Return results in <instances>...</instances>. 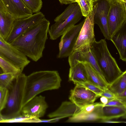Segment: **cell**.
Returning a JSON list of instances; mask_svg holds the SVG:
<instances>
[{"label":"cell","instance_id":"6da1fadb","mask_svg":"<svg viewBox=\"0 0 126 126\" xmlns=\"http://www.w3.org/2000/svg\"><path fill=\"white\" fill-rule=\"evenodd\" d=\"M50 22L45 18L29 28L10 44L34 61L43 56Z\"/></svg>","mask_w":126,"mask_h":126},{"label":"cell","instance_id":"7a4b0ae2","mask_svg":"<svg viewBox=\"0 0 126 126\" xmlns=\"http://www.w3.org/2000/svg\"><path fill=\"white\" fill-rule=\"evenodd\" d=\"M61 81L56 71H36L27 76L22 107L30 99L44 91L58 89L61 86Z\"/></svg>","mask_w":126,"mask_h":126},{"label":"cell","instance_id":"3957f363","mask_svg":"<svg viewBox=\"0 0 126 126\" xmlns=\"http://www.w3.org/2000/svg\"><path fill=\"white\" fill-rule=\"evenodd\" d=\"M95 58L106 83L108 86L123 73L108 48L105 39L96 40L90 46Z\"/></svg>","mask_w":126,"mask_h":126},{"label":"cell","instance_id":"277c9868","mask_svg":"<svg viewBox=\"0 0 126 126\" xmlns=\"http://www.w3.org/2000/svg\"><path fill=\"white\" fill-rule=\"evenodd\" d=\"M26 76L21 73L15 78L7 88V100L4 107L0 112V120L10 119L21 114Z\"/></svg>","mask_w":126,"mask_h":126},{"label":"cell","instance_id":"5b68a950","mask_svg":"<svg viewBox=\"0 0 126 126\" xmlns=\"http://www.w3.org/2000/svg\"><path fill=\"white\" fill-rule=\"evenodd\" d=\"M126 4L122 2L110 0L107 23L111 38L126 24Z\"/></svg>","mask_w":126,"mask_h":126},{"label":"cell","instance_id":"8992f818","mask_svg":"<svg viewBox=\"0 0 126 126\" xmlns=\"http://www.w3.org/2000/svg\"><path fill=\"white\" fill-rule=\"evenodd\" d=\"M0 57L19 69L22 72L30 62L27 56L0 36Z\"/></svg>","mask_w":126,"mask_h":126},{"label":"cell","instance_id":"52a82bcc","mask_svg":"<svg viewBox=\"0 0 126 126\" xmlns=\"http://www.w3.org/2000/svg\"><path fill=\"white\" fill-rule=\"evenodd\" d=\"M85 19L79 24L75 25L66 31L61 38L59 44L58 58L67 57L74 51V47Z\"/></svg>","mask_w":126,"mask_h":126},{"label":"cell","instance_id":"ba28073f","mask_svg":"<svg viewBox=\"0 0 126 126\" xmlns=\"http://www.w3.org/2000/svg\"><path fill=\"white\" fill-rule=\"evenodd\" d=\"M95 12V7L94 5L92 11L85 19L74 47V51L80 50L86 47H90L95 41L94 21Z\"/></svg>","mask_w":126,"mask_h":126},{"label":"cell","instance_id":"9c48e42d","mask_svg":"<svg viewBox=\"0 0 126 126\" xmlns=\"http://www.w3.org/2000/svg\"><path fill=\"white\" fill-rule=\"evenodd\" d=\"M45 18L44 15L40 12L28 17L15 19L11 30L5 41L10 44L30 27Z\"/></svg>","mask_w":126,"mask_h":126},{"label":"cell","instance_id":"30bf717a","mask_svg":"<svg viewBox=\"0 0 126 126\" xmlns=\"http://www.w3.org/2000/svg\"><path fill=\"white\" fill-rule=\"evenodd\" d=\"M110 0H94L95 12L94 17V24L97 25L105 38L110 40L107 19Z\"/></svg>","mask_w":126,"mask_h":126},{"label":"cell","instance_id":"8fae6325","mask_svg":"<svg viewBox=\"0 0 126 126\" xmlns=\"http://www.w3.org/2000/svg\"><path fill=\"white\" fill-rule=\"evenodd\" d=\"M83 16L79 5L66 19L61 22H55L48 30L50 39L55 40L63 35L66 31L79 21Z\"/></svg>","mask_w":126,"mask_h":126},{"label":"cell","instance_id":"7c38bea8","mask_svg":"<svg viewBox=\"0 0 126 126\" xmlns=\"http://www.w3.org/2000/svg\"><path fill=\"white\" fill-rule=\"evenodd\" d=\"M48 107L45 97L36 96L22 106L21 114L29 117L40 118L44 116Z\"/></svg>","mask_w":126,"mask_h":126},{"label":"cell","instance_id":"4fadbf2b","mask_svg":"<svg viewBox=\"0 0 126 126\" xmlns=\"http://www.w3.org/2000/svg\"><path fill=\"white\" fill-rule=\"evenodd\" d=\"M99 97L87 88L76 84L74 88L70 91L69 99L77 106L81 108L94 103Z\"/></svg>","mask_w":126,"mask_h":126},{"label":"cell","instance_id":"5bb4252c","mask_svg":"<svg viewBox=\"0 0 126 126\" xmlns=\"http://www.w3.org/2000/svg\"><path fill=\"white\" fill-rule=\"evenodd\" d=\"M90 47H86L81 50L73 51L68 57V62L70 67L79 63H89L105 81L91 50Z\"/></svg>","mask_w":126,"mask_h":126},{"label":"cell","instance_id":"9a60e30c","mask_svg":"<svg viewBox=\"0 0 126 126\" xmlns=\"http://www.w3.org/2000/svg\"><path fill=\"white\" fill-rule=\"evenodd\" d=\"M6 11L15 19L28 17L33 15L21 0H1Z\"/></svg>","mask_w":126,"mask_h":126},{"label":"cell","instance_id":"2e32d148","mask_svg":"<svg viewBox=\"0 0 126 126\" xmlns=\"http://www.w3.org/2000/svg\"><path fill=\"white\" fill-rule=\"evenodd\" d=\"M117 48L120 59L126 61V28L124 25L111 38L110 40Z\"/></svg>","mask_w":126,"mask_h":126},{"label":"cell","instance_id":"e0dca14e","mask_svg":"<svg viewBox=\"0 0 126 126\" xmlns=\"http://www.w3.org/2000/svg\"><path fill=\"white\" fill-rule=\"evenodd\" d=\"M80 109L71 101H65L56 110L49 114L48 116L50 118L59 117L63 118L70 117L76 114Z\"/></svg>","mask_w":126,"mask_h":126},{"label":"cell","instance_id":"ac0fdd59","mask_svg":"<svg viewBox=\"0 0 126 126\" xmlns=\"http://www.w3.org/2000/svg\"><path fill=\"white\" fill-rule=\"evenodd\" d=\"M101 106L90 112L82 113L76 114L70 117L66 121L67 122L79 123L93 122L101 119V110L102 107Z\"/></svg>","mask_w":126,"mask_h":126},{"label":"cell","instance_id":"d6986e66","mask_svg":"<svg viewBox=\"0 0 126 126\" xmlns=\"http://www.w3.org/2000/svg\"><path fill=\"white\" fill-rule=\"evenodd\" d=\"M69 80L75 85L88 81L86 73L82 63H78L70 67Z\"/></svg>","mask_w":126,"mask_h":126},{"label":"cell","instance_id":"ffe728a7","mask_svg":"<svg viewBox=\"0 0 126 126\" xmlns=\"http://www.w3.org/2000/svg\"><path fill=\"white\" fill-rule=\"evenodd\" d=\"M86 73L88 81L95 85L103 90L108 85L98 73L87 62L82 63Z\"/></svg>","mask_w":126,"mask_h":126},{"label":"cell","instance_id":"44dd1931","mask_svg":"<svg viewBox=\"0 0 126 126\" xmlns=\"http://www.w3.org/2000/svg\"><path fill=\"white\" fill-rule=\"evenodd\" d=\"M126 107L104 106L101 110V120H111L126 117Z\"/></svg>","mask_w":126,"mask_h":126},{"label":"cell","instance_id":"7402d4cb","mask_svg":"<svg viewBox=\"0 0 126 126\" xmlns=\"http://www.w3.org/2000/svg\"><path fill=\"white\" fill-rule=\"evenodd\" d=\"M15 19L9 12H0V35L5 40L11 30Z\"/></svg>","mask_w":126,"mask_h":126},{"label":"cell","instance_id":"603a6c76","mask_svg":"<svg viewBox=\"0 0 126 126\" xmlns=\"http://www.w3.org/2000/svg\"><path fill=\"white\" fill-rule=\"evenodd\" d=\"M108 88L115 95L119 94L126 89V71L108 86Z\"/></svg>","mask_w":126,"mask_h":126},{"label":"cell","instance_id":"cb8c5ba5","mask_svg":"<svg viewBox=\"0 0 126 126\" xmlns=\"http://www.w3.org/2000/svg\"><path fill=\"white\" fill-rule=\"evenodd\" d=\"M83 16L86 17L92 11L94 6L93 0H77Z\"/></svg>","mask_w":126,"mask_h":126},{"label":"cell","instance_id":"d4e9b609","mask_svg":"<svg viewBox=\"0 0 126 126\" xmlns=\"http://www.w3.org/2000/svg\"><path fill=\"white\" fill-rule=\"evenodd\" d=\"M0 66L4 73H11L17 76L22 72L20 69L0 57Z\"/></svg>","mask_w":126,"mask_h":126},{"label":"cell","instance_id":"484cf974","mask_svg":"<svg viewBox=\"0 0 126 126\" xmlns=\"http://www.w3.org/2000/svg\"><path fill=\"white\" fill-rule=\"evenodd\" d=\"M78 5L77 2L69 4L62 14L55 18L54 21L59 22L63 21L72 14Z\"/></svg>","mask_w":126,"mask_h":126},{"label":"cell","instance_id":"4316f807","mask_svg":"<svg viewBox=\"0 0 126 126\" xmlns=\"http://www.w3.org/2000/svg\"><path fill=\"white\" fill-rule=\"evenodd\" d=\"M27 8L32 13L40 12L42 6L41 0H21Z\"/></svg>","mask_w":126,"mask_h":126},{"label":"cell","instance_id":"83f0119b","mask_svg":"<svg viewBox=\"0 0 126 126\" xmlns=\"http://www.w3.org/2000/svg\"><path fill=\"white\" fill-rule=\"evenodd\" d=\"M16 76L11 73L0 74V87L7 88Z\"/></svg>","mask_w":126,"mask_h":126},{"label":"cell","instance_id":"f1b7e54d","mask_svg":"<svg viewBox=\"0 0 126 126\" xmlns=\"http://www.w3.org/2000/svg\"><path fill=\"white\" fill-rule=\"evenodd\" d=\"M76 84H78L87 88L95 93L99 97L100 96L103 91L98 87L88 81Z\"/></svg>","mask_w":126,"mask_h":126},{"label":"cell","instance_id":"f546056e","mask_svg":"<svg viewBox=\"0 0 126 126\" xmlns=\"http://www.w3.org/2000/svg\"><path fill=\"white\" fill-rule=\"evenodd\" d=\"M7 88L0 87V112L4 107L8 95Z\"/></svg>","mask_w":126,"mask_h":126},{"label":"cell","instance_id":"4dcf8cb0","mask_svg":"<svg viewBox=\"0 0 126 126\" xmlns=\"http://www.w3.org/2000/svg\"><path fill=\"white\" fill-rule=\"evenodd\" d=\"M104 106L126 107V105L116 99H109L107 104Z\"/></svg>","mask_w":126,"mask_h":126},{"label":"cell","instance_id":"1f68e13d","mask_svg":"<svg viewBox=\"0 0 126 126\" xmlns=\"http://www.w3.org/2000/svg\"><path fill=\"white\" fill-rule=\"evenodd\" d=\"M100 96H104L108 99H116V95L110 91L108 88L103 90Z\"/></svg>","mask_w":126,"mask_h":126},{"label":"cell","instance_id":"d6a6232c","mask_svg":"<svg viewBox=\"0 0 126 126\" xmlns=\"http://www.w3.org/2000/svg\"><path fill=\"white\" fill-rule=\"evenodd\" d=\"M126 89L121 93L116 95V99L126 105Z\"/></svg>","mask_w":126,"mask_h":126},{"label":"cell","instance_id":"836d02e7","mask_svg":"<svg viewBox=\"0 0 126 126\" xmlns=\"http://www.w3.org/2000/svg\"><path fill=\"white\" fill-rule=\"evenodd\" d=\"M60 3L61 4H69L71 3H76L75 0H58Z\"/></svg>","mask_w":126,"mask_h":126},{"label":"cell","instance_id":"e575fe53","mask_svg":"<svg viewBox=\"0 0 126 126\" xmlns=\"http://www.w3.org/2000/svg\"><path fill=\"white\" fill-rule=\"evenodd\" d=\"M100 122L105 123H126V122L116 121H112V120H100Z\"/></svg>","mask_w":126,"mask_h":126},{"label":"cell","instance_id":"d590c367","mask_svg":"<svg viewBox=\"0 0 126 126\" xmlns=\"http://www.w3.org/2000/svg\"><path fill=\"white\" fill-rule=\"evenodd\" d=\"M101 97L100 98L101 102L104 104V105L107 104L108 101L109 99L104 96Z\"/></svg>","mask_w":126,"mask_h":126},{"label":"cell","instance_id":"8d00e7d4","mask_svg":"<svg viewBox=\"0 0 126 126\" xmlns=\"http://www.w3.org/2000/svg\"><path fill=\"white\" fill-rule=\"evenodd\" d=\"M6 11L2 1L0 0V12H4Z\"/></svg>","mask_w":126,"mask_h":126},{"label":"cell","instance_id":"74e56055","mask_svg":"<svg viewBox=\"0 0 126 126\" xmlns=\"http://www.w3.org/2000/svg\"><path fill=\"white\" fill-rule=\"evenodd\" d=\"M4 73V72L3 69L0 66V74H2Z\"/></svg>","mask_w":126,"mask_h":126},{"label":"cell","instance_id":"f35d334b","mask_svg":"<svg viewBox=\"0 0 126 126\" xmlns=\"http://www.w3.org/2000/svg\"><path fill=\"white\" fill-rule=\"evenodd\" d=\"M117 1L122 2L125 3H126V0H113Z\"/></svg>","mask_w":126,"mask_h":126},{"label":"cell","instance_id":"ab89813d","mask_svg":"<svg viewBox=\"0 0 126 126\" xmlns=\"http://www.w3.org/2000/svg\"><path fill=\"white\" fill-rule=\"evenodd\" d=\"M0 36H1L0 35Z\"/></svg>","mask_w":126,"mask_h":126}]
</instances>
